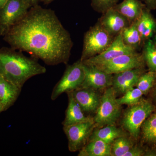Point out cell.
<instances>
[{
	"label": "cell",
	"instance_id": "cell-1",
	"mask_svg": "<svg viewBox=\"0 0 156 156\" xmlns=\"http://www.w3.org/2000/svg\"><path fill=\"white\" fill-rule=\"evenodd\" d=\"M3 37L11 48L29 53L49 66L67 64L73 45L55 11L38 5L31 7Z\"/></svg>",
	"mask_w": 156,
	"mask_h": 156
},
{
	"label": "cell",
	"instance_id": "cell-2",
	"mask_svg": "<svg viewBox=\"0 0 156 156\" xmlns=\"http://www.w3.org/2000/svg\"><path fill=\"white\" fill-rule=\"evenodd\" d=\"M12 48L0 49V76L22 89L29 79L47 72L37 58Z\"/></svg>",
	"mask_w": 156,
	"mask_h": 156
},
{
	"label": "cell",
	"instance_id": "cell-3",
	"mask_svg": "<svg viewBox=\"0 0 156 156\" xmlns=\"http://www.w3.org/2000/svg\"><path fill=\"white\" fill-rule=\"evenodd\" d=\"M155 110L151 101L142 98L138 103L129 106L124 113L122 121L123 128L133 139H138L143 123Z\"/></svg>",
	"mask_w": 156,
	"mask_h": 156
},
{
	"label": "cell",
	"instance_id": "cell-4",
	"mask_svg": "<svg viewBox=\"0 0 156 156\" xmlns=\"http://www.w3.org/2000/svg\"><path fill=\"white\" fill-rule=\"evenodd\" d=\"M115 37L97 22L84 34L80 59L83 61L103 53L110 46Z\"/></svg>",
	"mask_w": 156,
	"mask_h": 156
},
{
	"label": "cell",
	"instance_id": "cell-5",
	"mask_svg": "<svg viewBox=\"0 0 156 156\" xmlns=\"http://www.w3.org/2000/svg\"><path fill=\"white\" fill-rule=\"evenodd\" d=\"M117 94L111 87L105 89L101 97L99 106L93 118L95 128L115 124L119 118L122 105L117 101Z\"/></svg>",
	"mask_w": 156,
	"mask_h": 156
},
{
	"label": "cell",
	"instance_id": "cell-6",
	"mask_svg": "<svg viewBox=\"0 0 156 156\" xmlns=\"http://www.w3.org/2000/svg\"><path fill=\"white\" fill-rule=\"evenodd\" d=\"M85 78L83 63L80 59L68 65L63 76L53 88L51 100H56L62 93L72 92L82 86Z\"/></svg>",
	"mask_w": 156,
	"mask_h": 156
},
{
	"label": "cell",
	"instance_id": "cell-7",
	"mask_svg": "<svg viewBox=\"0 0 156 156\" xmlns=\"http://www.w3.org/2000/svg\"><path fill=\"white\" fill-rule=\"evenodd\" d=\"M31 7L26 0H9L0 10V35L4 36L26 15Z\"/></svg>",
	"mask_w": 156,
	"mask_h": 156
},
{
	"label": "cell",
	"instance_id": "cell-8",
	"mask_svg": "<svg viewBox=\"0 0 156 156\" xmlns=\"http://www.w3.org/2000/svg\"><path fill=\"white\" fill-rule=\"evenodd\" d=\"M95 127L93 118L83 122L63 126V131L68 140L70 151L74 152L82 149L89 141Z\"/></svg>",
	"mask_w": 156,
	"mask_h": 156
},
{
	"label": "cell",
	"instance_id": "cell-9",
	"mask_svg": "<svg viewBox=\"0 0 156 156\" xmlns=\"http://www.w3.org/2000/svg\"><path fill=\"white\" fill-rule=\"evenodd\" d=\"M145 66L142 53L136 52L121 55L96 66L108 73L113 75L127 70L145 67Z\"/></svg>",
	"mask_w": 156,
	"mask_h": 156
},
{
	"label": "cell",
	"instance_id": "cell-10",
	"mask_svg": "<svg viewBox=\"0 0 156 156\" xmlns=\"http://www.w3.org/2000/svg\"><path fill=\"white\" fill-rule=\"evenodd\" d=\"M136 52H138L124 43L121 33L115 37L111 44L103 53L82 62L87 65L98 66L118 56Z\"/></svg>",
	"mask_w": 156,
	"mask_h": 156
},
{
	"label": "cell",
	"instance_id": "cell-11",
	"mask_svg": "<svg viewBox=\"0 0 156 156\" xmlns=\"http://www.w3.org/2000/svg\"><path fill=\"white\" fill-rule=\"evenodd\" d=\"M83 66L85 78L80 88H88L97 91L112 87V74L108 73L95 66L87 65L83 63Z\"/></svg>",
	"mask_w": 156,
	"mask_h": 156
},
{
	"label": "cell",
	"instance_id": "cell-12",
	"mask_svg": "<svg viewBox=\"0 0 156 156\" xmlns=\"http://www.w3.org/2000/svg\"><path fill=\"white\" fill-rule=\"evenodd\" d=\"M98 22L110 34L114 37L130 25L128 19L114 8L108 9L102 14Z\"/></svg>",
	"mask_w": 156,
	"mask_h": 156
},
{
	"label": "cell",
	"instance_id": "cell-13",
	"mask_svg": "<svg viewBox=\"0 0 156 156\" xmlns=\"http://www.w3.org/2000/svg\"><path fill=\"white\" fill-rule=\"evenodd\" d=\"M145 72V67H141L114 74L112 87L117 94H124L129 89L136 87L140 77Z\"/></svg>",
	"mask_w": 156,
	"mask_h": 156
},
{
	"label": "cell",
	"instance_id": "cell-14",
	"mask_svg": "<svg viewBox=\"0 0 156 156\" xmlns=\"http://www.w3.org/2000/svg\"><path fill=\"white\" fill-rule=\"evenodd\" d=\"M69 92L84 113H95L99 106L101 97L98 93L97 90L80 88Z\"/></svg>",
	"mask_w": 156,
	"mask_h": 156
},
{
	"label": "cell",
	"instance_id": "cell-15",
	"mask_svg": "<svg viewBox=\"0 0 156 156\" xmlns=\"http://www.w3.org/2000/svg\"><path fill=\"white\" fill-rule=\"evenodd\" d=\"M135 23L144 42L149 40L156 41V19L146 7Z\"/></svg>",
	"mask_w": 156,
	"mask_h": 156
},
{
	"label": "cell",
	"instance_id": "cell-16",
	"mask_svg": "<svg viewBox=\"0 0 156 156\" xmlns=\"http://www.w3.org/2000/svg\"><path fill=\"white\" fill-rule=\"evenodd\" d=\"M21 89L0 76V103L3 112L7 110L16 102Z\"/></svg>",
	"mask_w": 156,
	"mask_h": 156
},
{
	"label": "cell",
	"instance_id": "cell-17",
	"mask_svg": "<svg viewBox=\"0 0 156 156\" xmlns=\"http://www.w3.org/2000/svg\"><path fill=\"white\" fill-rule=\"evenodd\" d=\"M66 93L68 96V105L66 111L65 118L62 123L63 126L75 125L93 119L92 117L85 115L80 107L74 99L71 92Z\"/></svg>",
	"mask_w": 156,
	"mask_h": 156
},
{
	"label": "cell",
	"instance_id": "cell-18",
	"mask_svg": "<svg viewBox=\"0 0 156 156\" xmlns=\"http://www.w3.org/2000/svg\"><path fill=\"white\" fill-rule=\"evenodd\" d=\"M146 7L140 0H124L113 8L125 16L131 25L139 18Z\"/></svg>",
	"mask_w": 156,
	"mask_h": 156
},
{
	"label": "cell",
	"instance_id": "cell-19",
	"mask_svg": "<svg viewBox=\"0 0 156 156\" xmlns=\"http://www.w3.org/2000/svg\"><path fill=\"white\" fill-rule=\"evenodd\" d=\"M79 156H112L111 144L97 139H89L79 151Z\"/></svg>",
	"mask_w": 156,
	"mask_h": 156
},
{
	"label": "cell",
	"instance_id": "cell-20",
	"mask_svg": "<svg viewBox=\"0 0 156 156\" xmlns=\"http://www.w3.org/2000/svg\"><path fill=\"white\" fill-rule=\"evenodd\" d=\"M126 135L125 132L115 125H108L101 128H95L92 131L89 139L101 140L109 144L120 136Z\"/></svg>",
	"mask_w": 156,
	"mask_h": 156
},
{
	"label": "cell",
	"instance_id": "cell-21",
	"mask_svg": "<svg viewBox=\"0 0 156 156\" xmlns=\"http://www.w3.org/2000/svg\"><path fill=\"white\" fill-rule=\"evenodd\" d=\"M140 134L143 142L149 147L156 148V111H154L143 123Z\"/></svg>",
	"mask_w": 156,
	"mask_h": 156
},
{
	"label": "cell",
	"instance_id": "cell-22",
	"mask_svg": "<svg viewBox=\"0 0 156 156\" xmlns=\"http://www.w3.org/2000/svg\"><path fill=\"white\" fill-rule=\"evenodd\" d=\"M121 34L123 41L126 45L137 52L142 50L144 42L137 30L135 22L124 29Z\"/></svg>",
	"mask_w": 156,
	"mask_h": 156
},
{
	"label": "cell",
	"instance_id": "cell-23",
	"mask_svg": "<svg viewBox=\"0 0 156 156\" xmlns=\"http://www.w3.org/2000/svg\"><path fill=\"white\" fill-rule=\"evenodd\" d=\"M141 50L148 70L156 73V41L149 40L145 41Z\"/></svg>",
	"mask_w": 156,
	"mask_h": 156
},
{
	"label": "cell",
	"instance_id": "cell-24",
	"mask_svg": "<svg viewBox=\"0 0 156 156\" xmlns=\"http://www.w3.org/2000/svg\"><path fill=\"white\" fill-rule=\"evenodd\" d=\"M133 140L125 136L115 140L111 144L112 156H124L134 145Z\"/></svg>",
	"mask_w": 156,
	"mask_h": 156
},
{
	"label": "cell",
	"instance_id": "cell-25",
	"mask_svg": "<svg viewBox=\"0 0 156 156\" xmlns=\"http://www.w3.org/2000/svg\"><path fill=\"white\" fill-rule=\"evenodd\" d=\"M156 82V73L148 71L140 77L136 85L144 95L147 94L154 87Z\"/></svg>",
	"mask_w": 156,
	"mask_h": 156
},
{
	"label": "cell",
	"instance_id": "cell-26",
	"mask_svg": "<svg viewBox=\"0 0 156 156\" xmlns=\"http://www.w3.org/2000/svg\"><path fill=\"white\" fill-rule=\"evenodd\" d=\"M143 95V93L139 89L134 87L126 91L122 97L117 98V101L121 105H126L130 106L139 102Z\"/></svg>",
	"mask_w": 156,
	"mask_h": 156
},
{
	"label": "cell",
	"instance_id": "cell-27",
	"mask_svg": "<svg viewBox=\"0 0 156 156\" xmlns=\"http://www.w3.org/2000/svg\"><path fill=\"white\" fill-rule=\"evenodd\" d=\"M119 0H91L92 9L98 13L103 14L108 9L113 8Z\"/></svg>",
	"mask_w": 156,
	"mask_h": 156
},
{
	"label": "cell",
	"instance_id": "cell-28",
	"mask_svg": "<svg viewBox=\"0 0 156 156\" xmlns=\"http://www.w3.org/2000/svg\"><path fill=\"white\" fill-rule=\"evenodd\" d=\"M145 150V148L141 146L134 144L124 156H144Z\"/></svg>",
	"mask_w": 156,
	"mask_h": 156
},
{
	"label": "cell",
	"instance_id": "cell-29",
	"mask_svg": "<svg viewBox=\"0 0 156 156\" xmlns=\"http://www.w3.org/2000/svg\"><path fill=\"white\" fill-rule=\"evenodd\" d=\"M148 9L151 11L156 9V0H142Z\"/></svg>",
	"mask_w": 156,
	"mask_h": 156
},
{
	"label": "cell",
	"instance_id": "cell-30",
	"mask_svg": "<svg viewBox=\"0 0 156 156\" xmlns=\"http://www.w3.org/2000/svg\"><path fill=\"white\" fill-rule=\"evenodd\" d=\"M144 156H156V148L148 147L145 148Z\"/></svg>",
	"mask_w": 156,
	"mask_h": 156
},
{
	"label": "cell",
	"instance_id": "cell-31",
	"mask_svg": "<svg viewBox=\"0 0 156 156\" xmlns=\"http://www.w3.org/2000/svg\"><path fill=\"white\" fill-rule=\"evenodd\" d=\"M30 4L32 7L38 5L39 3L41 2V0H26Z\"/></svg>",
	"mask_w": 156,
	"mask_h": 156
},
{
	"label": "cell",
	"instance_id": "cell-32",
	"mask_svg": "<svg viewBox=\"0 0 156 156\" xmlns=\"http://www.w3.org/2000/svg\"><path fill=\"white\" fill-rule=\"evenodd\" d=\"M154 87V88L153 93V96L154 101L156 104V82Z\"/></svg>",
	"mask_w": 156,
	"mask_h": 156
},
{
	"label": "cell",
	"instance_id": "cell-33",
	"mask_svg": "<svg viewBox=\"0 0 156 156\" xmlns=\"http://www.w3.org/2000/svg\"><path fill=\"white\" fill-rule=\"evenodd\" d=\"M9 0H0V10L3 8V6L5 5V4Z\"/></svg>",
	"mask_w": 156,
	"mask_h": 156
},
{
	"label": "cell",
	"instance_id": "cell-34",
	"mask_svg": "<svg viewBox=\"0 0 156 156\" xmlns=\"http://www.w3.org/2000/svg\"><path fill=\"white\" fill-rule=\"evenodd\" d=\"M53 1V0H41V2H43L45 5H48Z\"/></svg>",
	"mask_w": 156,
	"mask_h": 156
},
{
	"label": "cell",
	"instance_id": "cell-35",
	"mask_svg": "<svg viewBox=\"0 0 156 156\" xmlns=\"http://www.w3.org/2000/svg\"><path fill=\"white\" fill-rule=\"evenodd\" d=\"M3 112V110L2 108V105H1V103H0V113L2 112Z\"/></svg>",
	"mask_w": 156,
	"mask_h": 156
}]
</instances>
